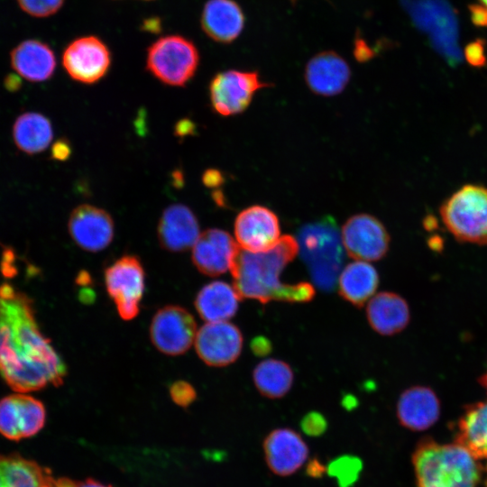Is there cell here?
I'll list each match as a JSON object with an SVG mask.
<instances>
[{"mask_svg": "<svg viewBox=\"0 0 487 487\" xmlns=\"http://www.w3.org/2000/svg\"><path fill=\"white\" fill-rule=\"evenodd\" d=\"M64 362L41 333L33 302L9 283L0 284V376L16 392L60 386Z\"/></svg>", "mask_w": 487, "mask_h": 487, "instance_id": "obj_1", "label": "cell"}, {"mask_svg": "<svg viewBox=\"0 0 487 487\" xmlns=\"http://www.w3.org/2000/svg\"><path fill=\"white\" fill-rule=\"evenodd\" d=\"M298 252L299 244L290 235L280 237L266 252L239 251L230 271L240 298L256 299L262 304L275 299L282 286L280 273Z\"/></svg>", "mask_w": 487, "mask_h": 487, "instance_id": "obj_2", "label": "cell"}, {"mask_svg": "<svg viewBox=\"0 0 487 487\" xmlns=\"http://www.w3.org/2000/svg\"><path fill=\"white\" fill-rule=\"evenodd\" d=\"M476 459L458 443L440 445L424 438L412 457L418 486L475 487L480 476Z\"/></svg>", "mask_w": 487, "mask_h": 487, "instance_id": "obj_3", "label": "cell"}, {"mask_svg": "<svg viewBox=\"0 0 487 487\" xmlns=\"http://www.w3.org/2000/svg\"><path fill=\"white\" fill-rule=\"evenodd\" d=\"M342 243L336 224L330 217L308 224L299 233L301 256L322 289L330 290L335 286L344 262Z\"/></svg>", "mask_w": 487, "mask_h": 487, "instance_id": "obj_4", "label": "cell"}, {"mask_svg": "<svg viewBox=\"0 0 487 487\" xmlns=\"http://www.w3.org/2000/svg\"><path fill=\"white\" fill-rule=\"evenodd\" d=\"M441 220L459 242L487 244V188L465 184L440 206Z\"/></svg>", "mask_w": 487, "mask_h": 487, "instance_id": "obj_5", "label": "cell"}, {"mask_svg": "<svg viewBox=\"0 0 487 487\" xmlns=\"http://www.w3.org/2000/svg\"><path fill=\"white\" fill-rule=\"evenodd\" d=\"M414 25L451 65L462 60L456 14L448 0H400Z\"/></svg>", "mask_w": 487, "mask_h": 487, "instance_id": "obj_6", "label": "cell"}, {"mask_svg": "<svg viewBox=\"0 0 487 487\" xmlns=\"http://www.w3.org/2000/svg\"><path fill=\"white\" fill-rule=\"evenodd\" d=\"M199 53L195 44L179 35L158 39L148 49L147 69L161 82L184 86L197 71Z\"/></svg>", "mask_w": 487, "mask_h": 487, "instance_id": "obj_7", "label": "cell"}, {"mask_svg": "<svg viewBox=\"0 0 487 487\" xmlns=\"http://www.w3.org/2000/svg\"><path fill=\"white\" fill-rule=\"evenodd\" d=\"M144 281L143 267L134 255H124L106 269L107 293L124 320H131L139 314Z\"/></svg>", "mask_w": 487, "mask_h": 487, "instance_id": "obj_8", "label": "cell"}, {"mask_svg": "<svg viewBox=\"0 0 487 487\" xmlns=\"http://www.w3.org/2000/svg\"><path fill=\"white\" fill-rule=\"evenodd\" d=\"M269 83L262 82L257 71L230 69L217 73L209 85V96L214 110L221 115L244 112L254 94Z\"/></svg>", "mask_w": 487, "mask_h": 487, "instance_id": "obj_9", "label": "cell"}, {"mask_svg": "<svg viewBox=\"0 0 487 487\" xmlns=\"http://www.w3.org/2000/svg\"><path fill=\"white\" fill-rule=\"evenodd\" d=\"M196 321L184 308L169 305L160 308L152 317L150 337L162 354L179 355L186 353L196 338Z\"/></svg>", "mask_w": 487, "mask_h": 487, "instance_id": "obj_10", "label": "cell"}, {"mask_svg": "<svg viewBox=\"0 0 487 487\" xmlns=\"http://www.w3.org/2000/svg\"><path fill=\"white\" fill-rule=\"evenodd\" d=\"M46 421L43 403L25 392L0 400V435L19 441L39 433Z\"/></svg>", "mask_w": 487, "mask_h": 487, "instance_id": "obj_11", "label": "cell"}, {"mask_svg": "<svg viewBox=\"0 0 487 487\" xmlns=\"http://www.w3.org/2000/svg\"><path fill=\"white\" fill-rule=\"evenodd\" d=\"M342 242L350 257L372 262L386 255L390 235L377 218L359 214L350 217L344 225Z\"/></svg>", "mask_w": 487, "mask_h": 487, "instance_id": "obj_12", "label": "cell"}, {"mask_svg": "<svg viewBox=\"0 0 487 487\" xmlns=\"http://www.w3.org/2000/svg\"><path fill=\"white\" fill-rule=\"evenodd\" d=\"M62 63L74 80L92 84L102 78L111 63L107 46L96 36H84L71 41L64 50Z\"/></svg>", "mask_w": 487, "mask_h": 487, "instance_id": "obj_13", "label": "cell"}, {"mask_svg": "<svg viewBox=\"0 0 487 487\" xmlns=\"http://www.w3.org/2000/svg\"><path fill=\"white\" fill-rule=\"evenodd\" d=\"M195 347L199 358L207 365L226 366L239 357L243 348L240 329L227 322H208L196 335Z\"/></svg>", "mask_w": 487, "mask_h": 487, "instance_id": "obj_14", "label": "cell"}, {"mask_svg": "<svg viewBox=\"0 0 487 487\" xmlns=\"http://www.w3.org/2000/svg\"><path fill=\"white\" fill-rule=\"evenodd\" d=\"M234 234L239 245L250 253H262L271 249L280 240L277 216L262 206L250 207L237 216Z\"/></svg>", "mask_w": 487, "mask_h": 487, "instance_id": "obj_15", "label": "cell"}, {"mask_svg": "<svg viewBox=\"0 0 487 487\" xmlns=\"http://www.w3.org/2000/svg\"><path fill=\"white\" fill-rule=\"evenodd\" d=\"M69 232L74 242L87 252H98L107 247L114 237L111 216L92 205H80L70 214Z\"/></svg>", "mask_w": 487, "mask_h": 487, "instance_id": "obj_16", "label": "cell"}, {"mask_svg": "<svg viewBox=\"0 0 487 487\" xmlns=\"http://www.w3.org/2000/svg\"><path fill=\"white\" fill-rule=\"evenodd\" d=\"M264 458L269 469L276 475L289 476L306 462L308 447L303 438L290 428H276L263 441Z\"/></svg>", "mask_w": 487, "mask_h": 487, "instance_id": "obj_17", "label": "cell"}, {"mask_svg": "<svg viewBox=\"0 0 487 487\" xmlns=\"http://www.w3.org/2000/svg\"><path fill=\"white\" fill-rule=\"evenodd\" d=\"M239 251L228 233L208 229L199 234L193 245L192 262L201 273L216 277L231 270Z\"/></svg>", "mask_w": 487, "mask_h": 487, "instance_id": "obj_18", "label": "cell"}, {"mask_svg": "<svg viewBox=\"0 0 487 487\" xmlns=\"http://www.w3.org/2000/svg\"><path fill=\"white\" fill-rule=\"evenodd\" d=\"M305 80L312 92L330 96L340 94L351 78L346 60L333 51L314 55L305 68Z\"/></svg>", "mask_w": 487, "mask_h": 487, "instance_id": "obj_19", "label": "cell"}, {"mask_svg": "<svg viewBox=\"0 0 487 487\" xmlns=\"http://www.w3.org/2000/svg\"><path fill=\"white\" fill-rule=\"evenodd\" d=\"M199 234L197 217L185 205L174 204L163 211L158 225V238L165 250L186 251L195 244Z\"/></svg>", "mask_w": 487, "mask_h": 487, "instance_id": "obj_20", "label": "cell"}, {"mask_svg": "<svg viewBox=\"0 0 487 487\" xmlns=\"http://www.w3.org/2000/svg\"><path fill=\"white\" fill-rule=\"evenodd\" d=\"M440 415V401L435 391L426 386L404 391L397 403V417L401 426L414 431L433 426Z\"/></svg>", "mask_w": 487, "mask_h": 487, "instance_id": "obj_21", "label": "cell"}, {"mask_svg": "<svg viewBox=\"0 0 487 487\" xmlns=\"http://www.w3.org/2000/svg\"><path fill=\"white\" fill-rule=\"evenodd\" d=\"M244 21L240 5L234 0H208L200 18L205 33L221 43L234 41L242 32Z\"/></svg>", "mask_w": 487, "mask_h": 487, "instance_id": "obj_22", "label": "cell"}, {"mask_svg": "<svg viewBox=\"0 0 487 487\" xmlns=\"http://www.w3.org/2000/svg\"><path fill=\"white\" fill-rule=\"evenodd\" d=\"M13 69L22 78L32 82L49 79L56 68V58L45 42L28 39L17 44L10 52Z\"/></svg>", "mask_w": 487, "mask_h": 487, "instance_id": "obj_23", "label": "cell"}, {"mask_svg": "<svg viewBox=\"0 0 487 487\" xmlns=\"http://www.w3.org/2000/svg\"><path fill=\"white\" fill-rule=\"evenodd\" d=\"M366 315L372 328L382 335L401 332L410 318L407 301L400 295L389 291L380 292L369 301Z\"/></svg>", "mask_w": 487, "mask_h": 487, "instance_id": "obj_24", "label": "cell"}, {"mask_svg": "<svg viewBox=\"0 0 487 487\" xmlns=\"http://www.w3.org/2000/svg\"><path fill=\"white\" fill-rule=\"evenodd\" d=\"M241 299L234 286L216 280L198 291L195 307L200 317L207 322H223L236 314Z\"/></svg>", "mask_w": 487, "mask_h": 487, "instance_id": "obj_25", "label": "cell"}, {"mask_svg": "<svg viewBox=\"0 0 487 487\" xmlns=\"http://www.w3.org/2000/svg\"><path fill=\"white\" fill-rule=\"evenodd\" d=\"M51 472L20 455H0V487H53Z\"/></svg>", "mask_w": 487, "mask_h": 487, "instance_id": "obj_26", "label": "cell"}, {"mask_svg": "<svg viewBox=\"0 0 487 487\" xmlns=\"http://www.w3.org/2000/svg\"><path fill=\"white\" fill-rule=\"evenodd\" d=\"M379 284L378 272L364 261L347 264L338 278L340 296L355 307H362L374 294Z\"/></svg>", "mask_w": 487, "mask_h": 487, "instance_id": "obj_27", "label": "cell"}, {"mask_svg": "<svg viewBox=\"0 0 487 487\" xmlns=\"http://www.w3.org/2000/svg\"><path fill=\"white\" fill-rule=\"evenodd\" d=\"M456 443L487 458V400L467 406L457 424Z\"/></svg>", "mask_w": 487, "mask_h": 487, "instance_id": "obj_28", "label": "cell"}, {"mask_svg": "<svg viewBox=\"0 0 487 487\" xmlns=\"http://www.w3.org/2000/svg\"><path fill=\"white\" fill-rule=\"evenodd\" d=\"M53 136L50 120L43 115L28 112L21 115L13 127L14 141L22 152L35 154L44 151Z\"/></svg>", "mask_w": 487, "mask_h": 487, "instance_id": "obj_29", "label": "cell"}, {"mask_svg": "<svg viewBox=\"0 0 487 487\" xmlns=\"http://www.w3.org/2000/svg\"><path fill=\"white\" fill-rule=\"evenodd\" d=\"M253 379L256 389L262 396L279 399L290 390L294 375L287 363L268 359L256 365L253 372Z\"/></svg>", "mask_w": 487, "mask_h": 487, "instance_id": "obj_30", "label": "cell"}, {"mask_svg": "<svg viewBox=\"0 0 487 487\" xmlns=\"http://www.w3.org/2000/svg\"><path fill=\"white\" fill-rule=\"evenodd\" d=\"M362 470V460L351 455L335 458L326 467L328 475L336 480L339 487H352L358 481Z\"/></svg>", "mask_w": 487, "mask_h": 487, "instance_id": "obj_31", "label": "cell"}, {"mask_svg": "<svg viewBox=\"0 0 487 487\" xmlns=\"http://www.w3.org/2000/svg\"><path fill=\"white\" fill-rule=\"evenodd\" d=\"M315 296V289L308 282L296 284H282L276 295L275 300L289 303H305L310 301Z\"/></svg>", "mask_w": 487, "mask_h": 487, "instance_id": "obj_32", "label": "cell"}, {"mask_svg": "<svg viewBox=\"0 0 487 487\" xmlns=\"http://www.w3.org/2000/svg\"><path fill=\"white\" fill-rule=\"evenodd\" d=\"M19 7L27 14L44 18L56 14L65 0H16Z\"/></svg>", "mask_w": 487, "mask_h": 487, "instance_id": "obj_33", "label": "cell"}, {"mask_svg": "<svg viewBox=\"0 0 487 487\" xmlns=\"http://www.w3.org/2000/svg\"><path fill=\"white\" fill-rule=\"evenodd\" d=\"M170 396L177 405L187 408L197 398L194 387L185 381H177L170 386Z\"/></svg>", "mask_w": 487, "mask_h": 487, "instance_id": "obj_34", "label": "cell"}, {"mask_svg": "<svg viewBox=\"0 0 487 487\" xmlns=\"http://www.w3.org/2000/svg\"><path fill=\"white\" fill-rule=\"evenodd\" d=\"M300 427L304 433L310 436H319L327 428L326 418L317 411H310L300 421Z\"/></svg>", "mask_w": 487, "mask_h": 487, "instance_id": "obj_35", "label": "cell"}, {"mask_svg": "<svg viewBox=\"0 0 487 487\" xmlns=\"http://www.w3.org/2000/svg\"><path fill=\"white\" fill-rule=\"evenodd\" d=\"M465 57L468 62L473 66L485 64L484 49L480 41L473 42L466 47Z\"/></svg>", "mask_w": 487, "mask_h": 487, "instance_id": "obj_36", "label": "cell"}, {"mask_svg": "<svg viewBox=\"0 0 487 487\" xmlns=\"http://www.w3.org/2000/svg\"><path fill=\"white\" fill-rule=\"evenodd\" d=\"M354 56L360 62H366L374 56L372 49L359 35L355 37L354 41Z\"/></svg>", "mask_w": 487, "mask_h": 487, "instance_id": "obj_37", "label": "cell"}, {"mask_svg": "<svg viewBox=\"0 0 487 487\" xmlns=\"http://www.w3.org/2000/svg\"><path fill=\"white\" fill-rule=\"evenodd\" d=\"M58 487H113L111 485L103 484L93 479L85 481H73L67 478L57 479Z\"/></svg>", "mask_w": 487, "mask_h": 487, "instance_id": "obj_38", "label": "cell"}, {"mask_svg": "<svg viewBox=\"0 0 487 487\" xmlns=\"http://www.w3.org/2000/svg\"><path fill=\"white\" fill-rule=\"evenodd\" d=\"M251 348L257 356H263L271 351V344L264 336H257L251 343Z\"/></svg>", "mask_w": 487, "mask_h": 487, "instance_id": "obj_39", "label": "cell"}, {"mask_svg": "<svg viewBox=\"0 0 487 487\" xmlns=\"http://www.w3.org/2000/svg\"><path fill=\"white\" fill-rule=\"evenodd\" d=\"M70 148L68 142L59 140L54 143L51 150V156L56 160H65L69 156Z\"/></svg>", "mask_w": 487, "mask_h": 487, "instance_id": "obj_40", "label": "cell"}, {"mask_svg": "<svg viewBox=\"0 0 487 487\" xmlns=\"http://www.w3.org/2000/svg\"><path fill=\"white\" fill-rule=\"evenodd\" d=\"M475 4L476 21L480 26H487V0H478Z\"/></svg>", "mask_w": 487, "mask_h": 487, "instance_id": "obj_41", "label": "cell"}, {"mask_svg": "<svg viewBox=\"0 0 487 487\" xmlns=\"http://www.w3.org/2000/svg\"><path fill=\"white\" fill-rule=\"evenodd\" d=\"M203 181L208 187H215L220 185V183L223 181V177L219 171L209 170L205 172Z\"/></svg>", "mask_w": 487, "mask_h": 487, "instance_id": "obj_42", "label": "cell"}, {"mask_svg": "<svg viewBox=\"0 0 487 487\" xmlns=\"http://www.w3.org/2000/svg\"><path fill=\"white\" fill-rule=\"evenodd\" d=\"M326 471V467H325L317 459L310 461L307 466V473L311 477H321Z\"/></svg>", "mask_w": 487, "mask_h": 487, "instance_id": "obj_43", "label": "cell"}, {"mask_svg": "<svg viewBox=\"0 0 487 487\" xmlns=\"http://www.w3.org/2000/svg\"><path fill=\"white\" fill-rule=\"evenodd\" d=\"M20 86V80L18 78H16L14 75H10L8 78H5V87L13 91L18 88Z\"/></svg>", "mask_w": 487, "mask_h": 487, "instance_id": "obj_44", "label": "cell"}, {"mask_svg": "<svg viewBox=\"0 0 487 487\" xmlns=\"http://www.w3.org/2000/svg\"><path fill=\"white\" fill-rule=\"evenodd\" d=\"M479 382L487 391V372L480 377Z\"/></svg>", "mask_w": 487, "mask_h": 487, "instance_id": "obj_45", "label": "cell"}, {"mask_svg": "<svg viewBox=\"0 0 487 487\" xmlns=\"http://www.w3.org/2000/svg\"><path fill=\"white\" fill-rule=\"evenodd\" d=\"M291 4H294L295 2H297L298 0H289Z\"/></svg>", "mask_w": 487, "mask_h": 487, "instance_id": "obj_46", "label": "cell"}, {"mask_svg": "<svg viewBox=\"0 0 487 487\" xmlns=\"http://www.w3.org/2000/svg\"><path fill=\"white\" fill-rule=\"evenodd\" d=\"M486 486H487V482H486Z\"/></svg>", "mask_w": 487, "mask_h": 487, "instance_id": "obj_47", "label": "cell"}]
</instances>
